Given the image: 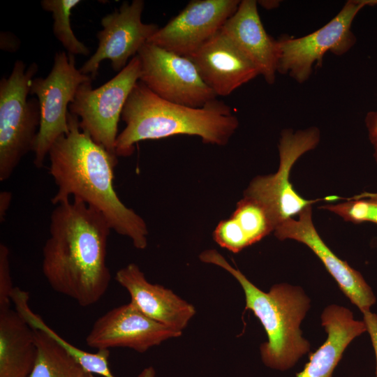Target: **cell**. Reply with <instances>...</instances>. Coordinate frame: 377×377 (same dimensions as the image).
<instances>
[{"label":"cell","instance_id":"obj_1","mask_svg":"<svg viewBox=\"0 0 377 377\" xmlns=\"http://www.w3.org/2000/svg\"><path fill=\"white\" fill-rule=\"evenodd\" d=\"M73 199L58 204L51 213L42 271L54 291L87 307L97 303L110 286L106 256L112 229L99 212Z\"/></svg>","mask_w":377,"mask_h":377},{"label":"cell","instance_id":"obj_2","mask_svg":"<svg viewBox=\"0 0 377 377\" xmlns=\"http://www.w3.org/2000/svg\"><path fill=\"white\" fill-rule=\"evenodd\" d=\"M68 133L54 142L47 155L49 172L57 187L52 205L71 198L80 200L99 212L112 230L128 237L136 249H145V221L121 202L114 190L117 157L80 128L77 115L68 112Z\"/></svg>","mask_w":377,"mask_h":377},{"label":"cell","instance_id":"obj_3","mask_svg":"<svg viewBox=\"0 0 377 377\" xmlns=\"http://www.w3.org/2000/svg\"><path fill=\"white\" fill-rule=\"evenodd\" d=\"M126 126L115 144L117 156L132 155L142 140L177 135H196L205 144L226 145L239 126L231 108L215 99L202 108H191L165 101L138 81L122 111Z\"/></svg>","mask_w":377,"mask_h":377},{"label":"cell","instance_id":"obj_4","mask_svg":"<svg viewBox=\"0 0 377 377\" xmlns=\"http://www.w3.org/2000/svg\"><path fill=\"white\" fill-rule=\"evenodd\" d=\"M199 258L202 262L222 267L240 283L245 294V310L253 311L267 336V341L260 348L265 366L286 371L309 351V343L302 337L300 326L309 308L310 300L300 287L275 284L265 293L229 264L217 251L205 250Z\"/></svg>","mask_w":377,"mask_h":377},{"label":"cell","instance_id":"obj_5","mask_svg":"<svg viewBox=\"0 0 377 377\" xmlns=\"http://www.w3.org/2000/svg\"><path fill=\"white\" fill-rule=\"evenodd\" d=\"M36 63L17 60L0 81V181L9 179L22 158L33 151L40 122L38 99H28Z\"/></svg>","mask_w":377,"mask_h":377},{"label":"cell","instance_id":"obj_6","mask_svg":"<svg viewBox=\"0 0 377 377\" xmlns=\"http://www.w3.org/2000/svg\"><path fill=\"white\" fill-rule=\"evenodd\" d=\"M370 6V0H349L337 15L315 31L300 38L280 36L277 43V73L288 75L298 83L306 82L313 66H322L324 55L347 53L357 39L351 27L360 10Z\"/></svg>","mask_w":377,"mask_h":377},{"label":"cell","instance_id":"obj_7","mask_svg":"<svg viewBox=\"0 0 377 377\" xmlns=\"http://www.w3.org/2000/svg\"><path fill=\"white\" fill-rule=\"evenodd\" d=\"M140 75L141 63L137 54L117 75L98 88H92L93 80L82 83L68 107L69 112L78 117L80 128L114 156L118 123Z\"/></svg>","mask_w":377,"mask_h":377},{"label":"cell","instance_id":"obj_8","mask_svg":"<svg viewBox=\"0 0 377 377\" xmlns=\"http://www.w3.org/2000/svg\"><path fill=\"white\" fill-rule=\"evenodd\" d=\"M320 138V131L315 126L297 131L283 130L278 145V170L272 175L256 177L244 191V196L257 201L265 209L275 228L315 202H331L330 196L305 199L296 192L290 182L293 165L304 154L315 149Z\"/></svg>","mask_w":377,"mask_h":377},{"label":"cell","instance_id":"obj_9","mask_svg":"<svg viewBox=\"0 0 377 377\" xmlns=\"http://www.w3.org/2000/svg\"><path fill=\"white\" fill-rule=\"evenodd\" d=\"M93 80L75 66V57L64 51L54 54L53 65L45 77L34 78L30 92L39 103L40 122L33 152L34 164L40 168L54 142L68 132V109L79 87Z\"/></svg>","mask_w":377,"mask_h":377},{"label":"cell","instance_id":"obj_10","mask_svg":"<svg viewBox=\"0 0 377 377\" xmlns=\"http://www.w3.org/2000/svg\"><path fill=\"white\" fill-rule=\"evenodd\" d=\"M140 81L160 98L179 105L202 108L216 99L188 57L146 43L138 53Z\"/></svg>","mask_w":377,"mask_h":377},{"label":"cell","instance_id":"obj_11","mask_svg":"<svg viewBox=\"0 0 377 377\" xmlns=\"http://www.w3.org/2000/svg\"><path fill=\"white\" fill-rule=\"evenodd\" d=\"M143 0L124 1L120 7L104 16L103 29L96 34L98 44L94 54L80 71L94 80L104 60L111 61L114 71H121L136 56L141 47L160 28L156 24L142 22Z\"/></svg>","mask_w":377,"mask_h":377},{"label":"cell","instance_id":"obj_12","mask_svg":"<svg viewBox=\"0 0 377 377\" xmlns=\"http://www.w3.org/2000/svg\"><path fill=\"white\" fill-rule=\"evenodd\" d=\"M239 0H193L147 43L188 57L221 31L235 13Z\"/></svg>","mask_w":377,"mask_h":377},{"label":"cell","instance_id":"obj_13","mask_svg":"<svg viewBox=\"0 0 377 377\" xmlns=\"http://www.w3.org/2000/svg\"><path fill=\"white\" fill-rule=\"evenodd\" d=\"M181 334L147 317L130 302L100 316L88 333L86 343L96 350L128 348L144 353Z\"/></svg>","mask_w":377,"mask_h":377},{"label":"cell","instance_id":"obj_14","mask_svg":"<svg viewBox=\"0 0 377 377\" xmlns=\"http://www.w3.org/2000/svg\"><path fill=\"white\" fill-rule=\"evenodd\" d=\"M274 232L279 239H294L307 246L362 313L370 310L375 304V295L362 274L339 258L318 235L312 221L311 205L304 209L297 219L290 218L280 223Z\"/></svg>","mask_w":377,"mask_h":377},{"label":"cell","instance_id":"obj_15","mask_svg":"<svg viewBox=\"0 0 377 377\" xmlns=\"http://www.w3.org/2000/svg\"><path fill=\"white\" fill-rule=\"evenodd\" d=\"M186 57L216 96H228L260 75L256 67L221 31Z\"/></svg>","mask_w":377,"mask_h":377},{"label":"cell","instance_id":"obj_16","mask_svg":"<svg viewBox=\"0 0 377 377\" xmlns=\"http://www.w3.org/2000/svg\"><path fill=\"white\" fill-rule=\"evenodd\" d=\"M116 281L129 293L132 302L151 319L182 333L195 313L194 306L163 286L149 282L134 264L119 269Z\"/></svg>","mask_w":377,"mask_h":377},{"label":"cell","instance_id":"obj_17","mask_svg":"<svg viewBox=\"0 0 377 377\" xmlns=\"http://www.w3.org/2000/svg\"><path fill=\"white\" fill-rule=\"evenodd\" d=\"M257 4L255 0L240 1L221 31L256 67L266 82L272 84L277 73V43L265 29Z\"/></svg>","mask_w":377,"mask_h":377},{"label":"cell","instance_id":"obj_18","mask_svg":"<svg viewBox=\"0 0 377 377\" xmlns=\"http://www.w3.org/2000/svg\"><path fill=\"white\" fill-rule=\"evenodd\" d=\"M321 320L327 338L318 349L310 354L309 361L296 377H332L348 345L367 331L364 320H355L348 309L336 304L324 309Z\"/></svg>","mask_w":377,"mask_h":377},{"label":"cell","instance_id":"obj_19","mask_svg":"<svg viewBox=\"0 0 377 377\" xmlns=\"http://www.w3.org/2000/svg\"><path fill=\"white\" fill-rule=\"evenodd\" d=\"M36 353L34 329L15 309L0 310V377H29Z\"/></svg>","mask_w":377,"mask_h":377},{"label":"cell","instance_id":"obj_20","mask_svg":"<svg viewBox=\"0 0 377 377\" xmlns=\"http://www.w3.org/2000/svg\"><path fill=\"white\" fill-rule=\"evenodd\" d=\"M14 309L32 327L44 332L69 354L87 372L103 377H116L109 366V350L90 353L73 346L50 328L29 306V293L15 287L11 296Z\"/></svg>","mask_w":377,"mask_h":377},{"label":"cell","instance_id":"obj_21","mask_svg":"<svg viewBox=\"0 0 377 377\" xmlns=\"http://www.w3.org/2000/svg\"><path fill=\"white\" fill-rule=\"evenodd\" d=\"M34 329L37 353L29 377H86L87 372L44 332Z\"/></svg>","mask_w":377,"mask_h":377},{"label":"cell","instance_id":"obj_22","mask_svg":"<svg viewBox=\"0 0 377 377\" xmlns=\"http://www.w3.org/2000/svg\"><path fill=\"white\" fill-rule=\"evenodd\" d=\"M80 2V0H42L40 5L44 10L52 13L53 34L68 54L87 56L89 49L77 38L71 24V10Z\"/></svg>","mask_w":377,"mask_h":377},{"label":"cell","instance_id":"obj_23","mask_svg":"<svg viewBox=\"0 0 377 377\" xmlns=\"http://www.w3.org/2000/svg\"><path fill=\"white\" fill-rule=\"evenodd\" d=\"M230 217L237 223L249 246L275 229L265 209L257 201L245 196L238 202Z\"/></svg>","mask_w":377,"mask_h":377},{"label":"cell","instance_id":"obj_24","mask_svg":"<svg viewBox=\"0 0 377 377\" xmlns=\"http://www.w3.org/2000/svg\"><path fill=\"white\" fill-rule=\"evenodd\" d=\"M320 208L332 212L346 221L377 224V193H363L347 202L326 204Z\"/></svg>","mask_w":377,"mask_h":377},{"label":"cell","instance_id":"obj_25","mask_svg":"<svg viewBox=\"0 0 377 377\" xmlns=\"http://www.w3.org/2000/svg\"><path fill=\"white\" fill-rule=\"evenodd\" d=\"M213 237L221 247L233 253H238L249 246L235 221L230 217L221 221L216 227Z\"/></svg>","mask_w":377,"mask_h":377},{"label":"cell","instance_id":"obj_26","mask_svg":"<svg viewBox=\"0 0 377 377\" xmlns=\"http://www.w3.org/2000/svg\"><path fill=\"white\" fill-rule=\"evenodd\" d=\"M15 287L13 285L10 267V251L3 244H0V310L10 308L11 296Z\"/></svg>","mask_w":377,"mask_h":377},{"label":"cell","instance_id":"obj_27","mask_svg":"<svg viewBox=\"0 0 377 377\" xmlns=\"http://www.w3.org/2000/svg\"><path fill=\"white\" fill-rule=\"evenodd\" d=\"M363 320L367 326V331L369 333L376 358V377H377V314L369 311L362 312Z\"/></svg>","mask_w":377,"mask_h":377},{"label":"cell","instance_id":"obj_28","mask_svg":"<svg viewBox=\"0 0 377 377\" xmlns=\"http://www.w3.org/2000/svg\"><path fill=\"white\" fill-rule=\"evenodd\" d=\"M369 139L373 145L374 157L377 163V110L369 112L365 117Z\"/></svg>","mask_w":377,"mask_h":377},{"label":"cell","instance_id":"obj_29","mask_svg":"<svg viewBox=\"0 0 377 377\" xmlns=\"http://www.w3.org/2000/svg\"><path fill=\"white\" fill-rule=\"evenodd\" d=\"M12 195L8 191H3L0 193V220L2 223L6 214V212L10 204Z\"/></svg>","mask_w":377,"mask_h":377},{"label":"cell","instance_id":"obj_30","mask_svg":"<svg viewBox=\"0 0 377 377\" xmlns=\"http://www.w3.org/2000/svg\"><path fill=\"white\" fill-rule=\"evenodd\" d=\"M260 6H262L265 9L270 10L276 8L279 5V1L274 0H263L257 1Z\"/></svg>","mask_w":377,"mask_h":377},{"label":"cell","instance_id":"obj_31","mask_svg":"<svg viewBox=\"0 0 377 377\" xmlns=\"http://www.w3.org/2000/svg\"><path fill=\"white\" fill-rule=\"evenodd\" d=\"M138 377H156L155 370L152 367L145 369L138 376Z\"/></svg>","mask_w":377,"mask_h":377},{"label":"cell","instance_id":"obj_32","mask_svg":"<svg viewBox=\"0 0 377 377\" xmlns=\"http://www.w3.org/2000/svg\"><path fill=\"white\" fill-rule=\"evenodd\" d=\"M86 377H94V374L88 372Z\"/></svg>","mask_w":377,"mask_h":377}]
</instances>
